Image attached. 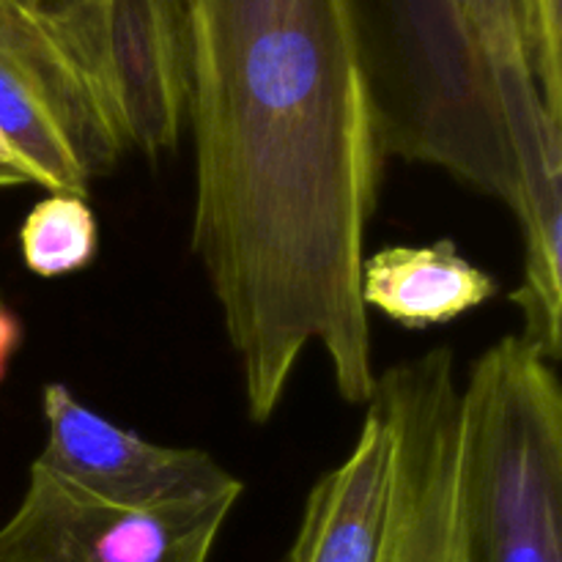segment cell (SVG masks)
<instances>
[{
  "instance_id": "obj_13",
  "label": "cell",
  "mask_w": 562,
  "mask_h": 562,
  "mask_svg": "<svg viewBox=\"0 0 562 562\" xmlns=\"http://www.w3.org/2000/svg\"><path fill=\"white\" fill-rule=\"evenodd\" d=\"M16 3H22V5H31V9H44V5L55 3V0H16Z\"/></svg>"
},
{
  "instance_id": "obj_8",
  "label": "cell",
  "mask_w": 562,
  "mask_h": 562,
  "mask_svg": "<svg viewBox=\"0 0 562 562\" xmlns=\"http://www.w3.org/2000/svg\"><path fill=\"white\" fill-rule=\"evenodd\" d=\"M499 283L461 256L453 239L428 247H384L362 263V302L406 329L456 322L486 305Z\"/></svg>"
},
{
  "instance_id": "obj_9",
  "label": "cell",
  "mask_w": 562,
  "mask_h": 562,
  "mask_svg": "<svg viewBox=\"0 0 562 562\" xmlns=\"http://www.w3.org/2000/svg\"><path fill=\"white\" fill-rule=\"evenodd\" d=\"M25 267L38 278H60L97 258L99 228L86 198L49 192L27 212L20 231Z\"/></svg>"
},
{
  "instance_id": "obj_4",
  "label": "cell",
  "mask_w": 562,
  "mask_h": 562,
  "mask_svg": "<svg viewBox=\"0 0 562 562\" xmlns=\"http://www.w3.org/2000/svg\"><path fill=\"white\" fill-rule=\"evenodd\" d=\"M393 428V499L379 562H470L461 508V382L448 346L376 376Z\"/></svg>"
},
{
  "instance_id": "obj_12",
  "label": "cell",
  "mask_w": 562,
  "mask_h": 562,
  "mask_svg": "<svg viewBox=\"0 0 562 562\" xmlns=\"http://www.w3.org/2000/svg\"><path fill=\"white\" fill-rule=\"evenodd\" d=\"M20 184H33L31 173H27L25 165L9 151V146L0 140V187H20Z\"/></svg>"
},
{
  "instance_id": "obj_6",
  "label": "cell",
  "mask_w": 562,
  "mask_h": 562,
  "mask_svg": "<svg viewBox=\"0 0 562 562\" xmlns=\"http://www.w3.org/2000/svg\"><path fill=\"white\" fill-rule=\"evenodd\" d=\"M239 497L130 508L33 461L25 494L0 527V562H209Z\"/></svg>"
},
{
  "instance_id": "obj_2",
  "label": "cell",
  "mask_w": 562,
  "mask_h": 562,
  "mask_svg": "<svg viewBox=\"0 0 562 562\" xmlns=\"http://www.w3.org/2000/svg\"><path fill=\"white\" fill-rule=\"evenodd\" d=\"M398 91L387 157L445 170L505 203L525 247L510 300L532 327L562 316V121L543 104L519 0H387Z\"/></svg>"
},
{
  "instance_id": "obj_7",
  "label": "cell",
  "mask_w": 562,
  "mask_h": 562,
  "mask_svg": "<svg viewBox=\"0 0 562 562\" xmlns=\"http://www.w3.org/2000/svg\"><path fill=\"white\" fill-rule=\"evenodd\" d=\"M47 442L36 464L115 505L162 508L241 492L239 477L195 448H165L88 409L60 382L44 384Z\"/></svg>"
},
{
  "instance_id": "obj_1",
  "label": "cell",
  "mask_w": 562,
  "mask_h": 562,
  "mask_svg": "<svg viewBox=\"0 0 562 562\" xmlns=\"http://www.w3.org/2000/svg\"><path fill=\"white\" fill-rule=\"evenodd\" d=\"M195 154L192 252L247 417L278 415L307 349L346 404L376 390L362 302L384 110L357 0H176Z\"/></svg>"
},
{
  "instance_id": "obj_5",
  "label": "cell",
  "mask_w": 562,
  "mask_h": 562,
  "mask_svg": "<svg viewBox=\"0 0 562 562\" xmlns=\"http://www.w3.org/2000/svg\"><path fill=\"white\" fill-rule=\"evenodd\" d=\"M97 88L124 148H179L187 49L176 0H55L44 5Z\"/></svg>"
},
{
  "instance_id": "obj_11",
  "label": "cell",
  "mask_w": 562,
  "mask_h": 562,
  "mask_svg": "<svg viewBox=\"0 0 562 562\" xmlns=\"http://www.w3.org/2000/svg\"><path fill=\"white\" fill-rule=\"evenodd\" d=\"M16 344H20V322H16L14 313L0 302V379H3L5 366H9Z\"/></svg>"
},
{
  "instance_id": "obj_3",
  "label": "cell",
  "mask_w": 562,
  "mask_h": 562,
  "mask_svg": "<svg viewBox=\"0 0 562 562\" xmlns=\"http://www.w3.org/2000/svg\"><path fill=\"white\" fill-rule=\"evenodd\" d=\"M0 140L33 184L86 198L126 151L47 9L0 0Z\"/></svg>"
},
{
  "instance_id": "obj_10",
  "label": "cell",
  "mask_w": 562,
  "mask_h": 562,
  "mask_svg": "<svg viewBox=\"0 0 562 562\" xmlns=\"http://www.w3.org/2000/svg\"><path fill=\"white\" fill-rule=\"evenodd\" d=\"M519 11L543 104L562 121V0H519Z\"/></svg>"
}]
</instances>
